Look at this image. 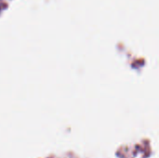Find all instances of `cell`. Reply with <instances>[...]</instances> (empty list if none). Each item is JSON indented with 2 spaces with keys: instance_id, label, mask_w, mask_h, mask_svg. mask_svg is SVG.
Instances as JSON below:
<instances>
[]
</instances>
